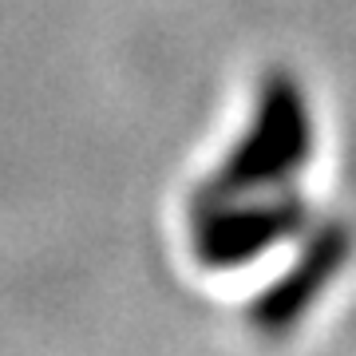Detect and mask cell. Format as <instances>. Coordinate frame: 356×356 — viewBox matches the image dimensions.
Wrapping results in <instances>:
<instances>
[{"label":"cell","mask_w":356,"mask_h":356,"mask_svg":"<svg viewBox=\"0 0 356 356\" xmlns=\"http://www.w3.org/2000/svg\"><path fill=\"white\" fill-rule=\"evenodd\" d=\"M353 245H356V234L341 218L309 226L301 234V250L289 261V269L277 281H269L245 309L254 332L285 337V332L297 329L309 317V309L321 301V293L344 273L348 257H353Z\"/></svg>","instance_id":"3957f363"},{"label":"cell","mask_w":356,"mask_h":356,"mask_svg":"<svg viewBox=\"0 0 356 356\" xmlns=\"http://www.w3.org/2000/svg\"><path fill=\"white\" fill-rule=\"evenodd\" d=\"M313 159V111L301 79L289 76L285 67L266 72L257 88L254 119L245 135L214 175L194 191V206L226 202L242 194H266V191H289V182L309 166Z\"/></svg>","instance_id":"6da1fadb"},{"label":"cell","mask_w":356,"mask_h":356,"mask_svg":"<svg viewBox=\"0 0 356 356\" xmlns=\"http://www.w3.org/2000/svg\"><path fill=\"white\" fill-rule=\"evenodd\" d=\"M313 226V210L293 191L242 194L226 202L194 206L191 250L202 269H242L281 242L301 238Z\"/></svg>","instance_id":"7a4b0ae2"}]
</instances>
